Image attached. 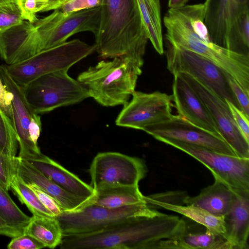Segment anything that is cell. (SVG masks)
I'll use <instances>...</instances> for the list:
<instances>
[{
  "mask_svg": "<svg viewBox=\"0 0 249 249\" xmlns=\"http://www.w3.org/2000/svg\"><path fill=\"white\" fill-rule=\"evenodd\" d=\"M182 218L162 213L131 218L105 230L63 235L61 249H155L160 240L173 237L184 228Z\"/></svg>",
  "mask_w": 249,
  "mask_h": 249,
  "instance_id": "6da1fadb",
  "label": "cell"
},
{
  "mask_svg": "<svg viewBox=\"0 0 249 249\" xmlns=\"http://www.w3.org/2000/svg\"><path fill=\"white\" fill-rule=\"evenodd\" d=\"M94 36L101 58H127L142 67L149 39L137 0H102Z\"/></svg>",
  "mask_w": 249,
  "mask_h": 249,
  "instance_id": "7a4b0ae2",
  "label": "cell"
},
{
  "mask_svg": "<svg viewBox=\"0 0 249 249\" xmlns=\"http://www.w3.org/2000/svg\"><path fill=\"white\" fill-rule=\"evenodd\" d=\"M100 6L69 14L58 9L34 22L23 20L12 27L9 34L11 49L19 60L60 45L71 36L82 32L94 35L99 26Z\"/></svg>",
  "mask_w": 249,
  "mask_h": 249,
  "instance_id": "3957f363",
  "label": "cell"
},
{
  "mask_svg": "<svg viewBox=\"0 0 249 249\" xmlns=\"http://www.w3.org/2000/svg\"><path fill=\"white\" fill-rule=\"evenodd\" d=\"M142 67L127 58L102 60L81 72L77 80L87 88L89 97L105 107L125 105L135 91Z\"/></svg>",
  "mask_w": 249,
  "mask_h": 249,
  "instance_id": "277c9868",
  "label": "cell"
},
{
  "mask_svg": "<svg viewBox=\"0 0 249 249\" xmlns=\"http://www.w3.org/2000/svg\"><path fill=\"white\" fill-rule=\"evenodd\" d=\"M95 51L94 44L89 45L74 39L42 51L22 61L5 65V67L12 79L24 88L42 75L59 71H68Z\"/></svg>",
  "mask_w": 249,
  "mask_h": 249,
  "instance_id": "5b68a950",
  "label": "cell"
},
{
  "mask_svg": "<svg viewBox=\"0 0 249 249\" xmlns=\"http://www.w3.org/2000/svg\"><path fill=\"white\" fill-rule=\"evenodd\" d=\"M162 213L149 207L145 202L114 208L92 203L76 212H64L56 217L63 235H68L95 233L134 217L155 216Z\"/></svg>",
  "mask_w": 249,
  "mask_h": 249,
  "instance_id": "8992f818",
  "label": "cell"
},
{
  "mask_svg": "<svg viewBox=\"0 0 249 249\" xmlns=\"http://www.w3.org/2000/svg\"><path fill=\"white\" fill-rule=\"evenodd\" d=\"M22 88L28 103L38 114L75 104L89 97L85 86L70 77L68 70L42 75Z\"/></svg>",
  "mask_w": 249,
  "mask_h": 249,
  "instance_id": "52a82bcc",
  "label": "cell"
},
{
  "mask_svg": "<svg viewBox=\"0 0 249 249\" xmlns=\"http://www.w3.org/2000/svg\"><path fill=\"white\" fill-rule=\"evenodd\" d=\"M165 46L167 68L171 73H183L192 75L224 100H228L239 108L228 84L227 72L195 53L166 41Z\"/></svg>",
  "mask_w": 249,
  "mask_h": 249,
  "instance_id": "ba28073f",
  "label": "cell"
},
{
  "mask_svg": "<svg viewBox=\"0 0 249 249\" xmlns=\"http://www.w3.org/2000/svg\"><path fill=\"white\" fill-rule=\"evenodd\" d=\"M0 77L11 96L13 124L18 137V157L32 161L41 153L37 140L41 131V121L28 103L23 89L12 79L5 65L0 66Z\"/></svg>",
  "mask_w": 249,
  "mask_h": 249,
  "instance_id": "9c48e42d",
  "label": "cell"
},
{
  "mask_svg": "<svg viewBox=\"0 0 249 249\" xmlns=\"http://www.w3.org/2000/svg\"><path fill=\"white\" fill-rule=\"evenodd\" d=\"M90 185L96 191L118 186H137L148 170L144 160L115 152L98 153L89 169Z\"/></svg>",
  "mask_w": 249,
  "mask_h": 249,
  "instance_id": "30bf717a",
  "label": "cell"
},
{
  "mask_svg": "<svg viewBox=\"0 0 249 249\" xmlns=\"http://www.w3.org/2000/svg\"><path fill=\"white\" fill-rule=\"evenodd\" d=\"M160 141L189 155L200 162L233 191L249 190V159L216 152L198 145L175 140Z\"/></svg>",
  "mask_w": 249,
  "mask_h": 249,
  "instance_id": "8fae6325",
  "label": "cell"
},
{
  "mask_svg": "<svg viewBox=\"0 0 249 249\" xmlns=\"http://www.w3.org/2000/svg\"><path fill=\"white\" fill-rule=\"evenodd\" d=\"M199 97L220 136L240 158L249 159V143L240 132L225 100L194 77L179 73Z\"/></svg>",
  "mask_w": 249,
  "mask_h": 249,
  "instance_id": "7c38bea8",
  "label": "cell"
},
{
  "mask_svg": "<svg viewBox=\"0 0 249 249\" xmlns=\"http://www.w3.org/2000/svg\"><path fill=\"white\" fill-rule=\"evenodd\" d=\"M115 121L119 126L143 130L146 127L168 120L172 115V96L160 91H135Z\"/></svg>",
  "mask_w": 249,
  "mask_h": 249,
  "instance_id": "4fadbf2b",
  "label": "cell"
},
{
  "mask_svg": "<svg viewBox=\"0 0 249 249\" xmlns=\"http://www.w3.org/2000/svg\"><path fill=\"white\" fill-rule=\"evenodd\" d=\"M143 131L159 141L162 139L175 140L236 156L219 134L197 126L178 114H172L168 120L148 126Z\"/></svg>",
  "mask_w": 249,
  "mask_h": 249,
  "instance_id": "5bb4252c",
  "label": "cell"
},
{
  "mask_svg": "<svg viewBox=\"0 0 249 249\" xmlns=\"http://www.w3.org/2000/svg\"><path fill=\"white\" fill-rule=\"evenodd\" d=\"M182 231L173 237L159 241L155 249H232L222 234L183 216Z\"/></svg>",
  "mask_w": 249,
  "mask_h": 249,
  "instance_id": "9a60e30c",
  "label": "cell"
},
{
  "mask_svg": "<svg viewBox=\"0 0 249 249\" xmlns=\"http://www.w3.org/2000/svg\"><path fill=\"white\" fill-rule=\"evenodd\" d=\"M204 23L212 41L234 51L232 29L240 7L236 0H206Z\"/></svg>",
  "mask_w": 249,
  "mask_h": 249,
  "instance_id": "2e32d148",
  "label": "cell"
},
{
  "mask_svg": "<svg viewBox=\"0 0 249 249\" xmlns=\"http://www.w3.org/2000/svg\"><path fill=\"white\" fill-rule=\"evenodd\" d=\"M15 173L26 183H33L56 199L64 212H74L93 203L95 199L82 197L70 193L46 177L28 160L16 156L13 160Z\"/></svg>",
  "mask_w": 249,
  "mask_h": 249,
  "instance_id": "e0dca14e",
  "label": "cell"
},
{
  "mask_svg": "<svg viewBox=\"0 0 249 249\" xmlns=\"http://www.w3.org/2000/svg\"><path fill=\"white\" fill-rule=\"evenodd\" d=\"M173 75L172 96L178 115L197 126L219 134L207 109L196 92L179 73Z\"/></svg>",
  "mask_w": 249,
  "mask_h": 249,
  "instance_id": "ac0fdd59",
  "label": "cell"
},
{
  "mask_svg": "<svg viewBox=\"0 0 249 249\" xmlns=\"http://www.w3.org/2000/svg\"><path fill=\"white\" fill-rule=\"evenodd\" d=\"M236 196L224 215V237L232 249H249V190L234 191Z\"/></svg>",
  "mask_w": 249,
  "mask_h": 249,
  "instance_id": "d6986e66",
  "label": "cell"
},
{
  "mask_svg": "<svg viewBox=\"0 0 249 249\" xmlns=\"http://www.w3.org/2000/svg\"><path fill=\"white\" fill-rule=\"evenodd\" d=\"M29 161L67 192L86 198H96V191L90 185L84 182L76 175L42 153L35 160Z\"/></svg>",
  "mask_w": 249,
  "mask_h": 249,
  "instance_id": "ffe728a7",
  "label": "cell"
},
{
  "mask_svg": "<svg viewBox=\"0 0 249 249\" xmlns=\"http://www.w3.org/2000/svg\"><path fill=\"white\" fill-rule=\"evenodd\" d=\"M214 178V182L203 188L198 195H188L184 199L185 205L199 207L215 215H224L231 208L236 193L220 179Z\"/></svg>",
  "mask_w": 249,
  "mask_h": 249,
  "instance_id": "44dd1931",
  "label": "cell"
},
{
  "mask_svg": "<svg viewBox=\"0 0 249 249\" xmlns=\"http://www.w3.org/2000/svg\"><path fill=\"white\" fill-rule=\"evenodd\" d=\"M45 247L54 249L61 244L63 234L56 217L33 215L24 230Z\"/></svg>",
  "mask_w": 249,
  "mask_h": 249,
  "instance_id": "7402d4cb",
  "label": "cell"
},
{
  "mask_svg": "<svg viewBox=\"0 0 249 249\" xmlns=\"http://www.w3.org/2000/svg\"><path fill=\"white\" fill-rule=\"evenodd\" d=\"M96 196L92 204L114 208L145 202L139 185L118 186L96 190Z\"/></svg>",
  "mask_w": 249,
  "mask_h": 249,
  "instance_id": "603a6c76",
  "label": "cell"
},
{
  "mask_svg": "<svg viewBox=\"0 0 249 249\" xmlns=\"http://www.w3.org/2000/svg\"><path fill=\"white\" fill-rule=\"evenodd\" d=\"M148 39L160 54L164 53L160 0H137Z\"/></svg>",
  "mask_w": 249,
  "mask_h": 249,
  "instance_id": "cb8c5ba5",
  "label": "cell"
},
{
  "mask_svg": "<svg viewBox=\"0 0 249 249\" xmlns=\"http://www.w3.org/2000/svg\"><path fill=\"white\" fill-rule=\"evenodd\" d=\"M164 209L175 212L201 224L210 230L224 235V215H217L199 207L193 205L159 204L154 209Z\"/></svg>",
  "mask_w": 249,
  "mask_h": 249,
  "instance_id": "d4e9b609",
  "label": "cell"
},
{
  "mask_svg": "<svg viewBox=\"0 0 249 249\" xmlns=\"http://www.w3.org/2000/svg\"><path fill=\"white\" fill-rule=\"evenodd\" d=\"M0 217L16 237L23 234L31 217L24 213L16 205L6 190L0 184Z\"/></svg>",
  "mask_w": 249,
  "mask_h": 249,
  "instance_id": "484cf974",
  "label": "cell"
},
{
  "mask_svg": "<svg viewBox=\"0 0 249 249\" xmlns=\"http://www.w3.org/2000/svg\"><path fill=\"white\" fill-rule=\"evenodd\" d=\"M22 204H24L33 215L55 217L41 203L33 191L15 172L10 188Z\"/></svg>",
  "mask_w": 249,
  "mask_h": 249,
  "instance_id": "4316f807",
  "label": "cell"
},
{
  "mask_svg": "<svg viewBox=\"0 0 249 249\" xmlns=\"http://www.w3.org/2000/svg\"><path fill=\"white\" fill-rule=\"evenodd\" d=\"M234 51L249 55V4L242 5L236 15L232 29Z\"/></svg>",
  "mask_w": 249,
  "mask_h": 249,
  "instance_id": "83f0119b",
  "label": "cell"
},
{
  "mask_svg": "<svg viewBox=\"0 0 249 249\" xmlns=\"http://www.w3.org/2000/svg\"><path fill=\"white\" fill-rule=\"evenodd\" d=\"M18 146L13 123L0 108V151L12 160L16 156Z\"/></svg>",
  "mask_w": 249,
  "mask_h": 249,
  "instance_id": "f1b7e54d",
  "label": "cell"
},
{
  "mask_svg": "<svg viewBox=\"0 0 249 249\" xmlns=\"http://www.w3.org/2000/svg\"><path fill=\"white\" fill-rule=\"evenodd\" d=\"M24 20L18 4L16 2L0 4V31L20 24Z\"/></svg>",
  "mask_w": 249,
  "mask_h": 249,
  "instance_id": "f546056e",
  "label": "cell"
},
{
  "mask_svg": "<svg viewBox=\"0 0 249 249\" xmlns=\"http://www.w3.org/2000/svg\"><path fill=\"white\" fill-rule=\"evenodd\" d=\"M187 196L185 191H167L144 196V199L146 204L154 209L155 206L161 203L185 205L184 199Z\"/></svg>",
  "mask_w": 249,
  "mask_h": 249,
  "instance_id": "4dcf8cb0",
  "label": "cell"
},
{
  "mask_svg": "<svg viewBox=\"0 0 249 249\" xmlns=\"http://www.w3.org/2000/svg\"><path fill=\"white\" fill-rule=\"evenodd\" d=\"M26 184L33 191L43 205L54 216L56 217L64 212L63 207L56 199L37 185L33 183Z\"/></svg>",
  "mask_w": 249,
  "mask_h": 249,
  "instance_id": "1f68e13d",
  "label": "cell"
},
{
  "mask_svg": "<svg viewBox=\"0 0 249 249\" xmlns=\"http://www.w3.org/2000/svg\"><path fill=\"white\" fill-rule=\"evenodd\" d=\"M228 84L238 104L239 108L249 118V93L231 76L226 73Z\"/></svg>",
  "mask_w": 249,
  "mask_h": 249,
  "instance_id": "d6a6232c",
  "label": "cell"
},
{
  "mask_svg": "<svg viewBox=\"0 0 249 249\" xmlns=\"http://www.w3.org/2000/svg\"><path fill=\"white\" fill-rule=\"evenodd\" d=\"M233 120L240 132L246 141L249 143V118L244 112L231 102L226 100Z\"/></svg>",
  "mask_w": 249,
  "mask_h": 249,
  "instance_id": "836d02e7",
  "label": "cell"
},
{
  "mask_svg": "<svg viewBox=\"0 0 249 249\" xmlns=\"http://www.w3.org/2000/svg\"><path fill=\"white\" fill-rule=\"evenodd\" d=\"M7 247L9 249H40L45 248L39 241L24 233L13 237Z\"/></svg>",
  "mask_w": 249,
  "mask_h": 249,
  "instance_id": "e575fe53",
  "label": "cell"
},
{
  "mask_svg": "<svg viewBox=\"0 0 249 249\" xmlns=\"http://www.w3.org/2000/svg\"><path fill=\"white\" fill-rule=\"evenodd\" d=\"M13 160L9 159L0 151V184L8 191L14 173Z\"/></svg>",
  "mask_w": 249,
  "mask_h": 249,
  "instance_id": "d590c367",
  "label": "cell"
},
{
  "mask_svg": "<svg viewBox=\"0 0 249 249\" xmlns=\"http://www.w3.org/2000/svg\"><path fill=\"white\" fill-rule=\"evenodd\" d=\"M102 0H69L58 9L65 14L100 6Z\"/></svg>",
  "mask_w": 249,
  "mask_h": 249,
  "instance_id": "8d00e7d4",
  "label": "cell"
},
{
  "mask_svg": "<svg viewBox=\"0 0 249 249\" xmlns=\"http://www.w3.org/2000/svg\"><path fill=\"white\" fill-rule=\"evenodd\" d=\"M0 108L13 123L11 96L0 77Z\"/></svg>",
  "mask_w": 249,
  "mask_h": 249,
  "instance_id": "74e56055",
  "label": "cell"
},
{
  "mask_svg": "<svg viewBox=\"0 0 249 249\" xmlns=\"http://www.w3.org/2000/svg\"><path fill=\"white\" fill-rule=\"evenodd\" d=\"M68 0H48V5L44 12L57 9Z\"/></svg>",
  "mask_w": 249,
  "mask_h": 249,
  "instance_id": "f35d334b",
  "label": "cell"
},
{
  "mask_svg": "<svg viewBox=\"0 0 249 249\" xmlns=\"http://www.w3.org/2000/svg\"><path fill=\"white\" fill-rule=\"evenodd\" d=\"M0 235L14 237V235L11 230L6 225L5 222L0 217Z\"/></svg>",
  "mask_w": 249,
  "mask_h": 249,
  "instance_id": "ab89813d",
  "label": "cell"
},
{
  "mask_svg": "<svg viewBox=\"0 0 249 249\" xmlns=\"http://www.w3.org/2000/svg\"><path fill=\"white\" fill-rule=\"evenodd\" d=\"M189 0H169L168 5L169 8L176 9L186 5Z\"/></svg>",
  "mask_w": 249,
  "mask_h": 249,
  "instance_id": "60d3db41",
  "label": "cell"
},
{
  "mask_svg": "<svg viewBox=\"0 0 249 249\" xmlns=\"http://www.w3.org/2000/svg\"><path fill=\"white\" fill-rule=\"evenodd\" d=\"M236 0L240 4H249V0Z\"/></svg>",
  "mask_w": 249,
  "mask_h": 249,
  "instance_id": "b9f144b4",
  "label": "cell"
},
{
  "mask_svg": "<svg viewBox=\"0 0 249 249\" xmlns=\"http://www.w3.org/2000/svg\"><path fill=\"white\" fill-rule=\"evenodd\" d=\"M9 2H16L17 3V1L16 0H0V4Z\"/></svg>",
  "mask_w": 249,
  "mask_h": 249,
  "instance_id": "7bdbcfd3",
  "label": "cell"
},
{
  "mask_svg": "<svg viewBox=\"0 0 249 249\" xmlns=\"http://www.w3.org/2000/svg\"><path fill=\"white\" fill-rule=\"evenodd\" d=\"M21 0H17V3H18V1H21Z\"/></svg>",
  "mask_w": 249,
  "mask_h": 249,
  "instance_id": "ee69618b",
  "label": "cell"
},
{
  "mask_svg": "<svg viewBox=\"0 0 249 249\" xmlns=\"http://www.w3.org/2000/svg\"></svg>",
  "mask_w": 249,
  "mask_h": 249,
  "instance_id": "f6af8a7d",
  "label": "cell"
},
{
  "mask_svg": "<svg viewBox=\"0 0 249 249\" xmlns=\"http://www.w3.org/2000/svg\"></svg>",
  "mask_w": 249,
  "mask_h": 249,
  "instance_id": "bcb514c9",
  "label": "cell"
}]
</instances>
